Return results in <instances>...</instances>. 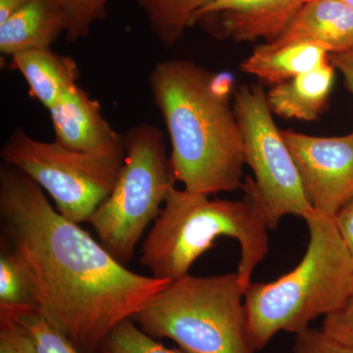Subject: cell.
<instances>
[{"label": "cell", "mask_w": 353, "mask_h": 353, "mask_svg": "<svg viewBox=\"0 0 353 353\" xmlns=\"http://www.w3.org/2000/svg\"><path fill=\"white\" fill-rule=\"evenodd\" d=\"M1 240L18 255L38 309L77 348L99 353L118 325L170 283L130 271L90 234L51 206L38 183L0 167Z\"/></svg>", "instance_id": "6da1fadb"}, {"label": "cell", "mask_w": 353, "mask_h": 353, "mask_svg": "<svg viewBox=\"0 0 353 353\" xmlns=\"http://www.w3.org/2000/svg\"><path fill=\"white\" fill-rule=\"evenodd\" d=\"M150 88L170 137L176 181L208 196L241 189L245 159L230 104L233 76L188 60H167L152 69Z\"/></svg>", "instance_id": "7a4b0ae2"}, {"label": "cell", "mask_w": 353, "mask_h": 353, "mask_svg": "<svg viewBox=\"0 0 353 353\" xmlns=\"http://www.w3.org/2000/svg\"><path fill=\"white\" fill-rule=\"evenodd\" d=\"M305 254L289 273L245 290L248 340L262 350L279 332L299 334L320 316L343 307L353 292V263L333 217L313 211L304 218Z\"/></svg>", "instance_id": "3957f363"}, {"label": "cell", "mask_w": 353, "mask_h": 353, "mask_svg": "<svg viewBox=\"0 0 353 353\" xmlns=\"http://www.w3.org/2000/svg\"><path fill=\"white\" fill-rule=\"evenodd\" d=\"M209 196L173 188L143 241L139 261L153 278L172 282L189 275L217 239L229 236L240 245L236 273L246 290L268 253V227L250 197L233 201Z\"/></svg>", "instance_id": "277c9868"}, {"label": "cell", "mask_w": 353, "mask_h": 353, "mask_svg": "<svg viewBox=\"0 0 353 353\" xmlns=\"http://www.w3.org/2000/svg\"><path fill=\"white\" fill-rule=\"evenodd\" d=\"M245 289L238 273L172 281L132 320L185 353H254L246 329Z\"/></svg>", "instance_id": "5b68a950"}, {"label": "cell", "mask_w": 353, "mask_h": 353, "mask_svg": "<svg viewBox=\"0 0 353 353\" xmlns=\"http://www.w3.org/2000/svg\"><path fill=\"white\" fill-rule=\"evenodd\" d=\"M125 160L110 196L88 223L108 252L131 261L139 241L163 208L176 179L163 132L141 123L123 134Z\"/></svg>", "instance_id": "8992f818"}, {"label": "cell", "mask_w": 353, "mask_h": 353, "mask_svg": "<svg viewBox=\"0 0 353 353\" xmlns=\"http://www.w3.org/2000/svg\"><path fill=\"white\" fill-rule=\"evenodd\" d=\"M4 163L31 176L46 190L64 218L80 224L114 189L125 160L124 145L113 152L88 153L69 150L57 141L32 138L14 130L0 152Z\"/></svg>", "instance_id": "52a82bcc"}, {"label": "cell", "mask_w": 353, "mask_h": 353, "mask_svg": "<svg viewBox=\"0 0 353 353\" xmlns=\"http://www.w3.org/2000/svg\"><path fill=\"white\" fill-rule=\"evenodd\" d=\"M234 114L243 138L246 176L241 189L259 209L268 229L288 215L307 217L313 212L289 146L279 131L267 94L260 85H245L234 94Z\"/></svg>", "instance_id": "ba28073f"}, {"label": "cell", "mask_w": 353, "mask_h": 353, "mask_svg": "<svg viewBox=\"0 0 353 353\" xmlns=\"http://www.w3.org/2000/svg\"><path fill=\"white\" fill-rule=\"evenodd\" d=\"M311 208L334 217L353 199V131L314 137L282 131Z\"/></svg>", "instance_id": "9c48e42d"}, {"label": "cell", "mask_w": 353, "mask_h": 353, "mask_svg": "<svg viewBox=\"0 0 353 353\" xmlns=\"http://www.w3.org/2000/svg\"><path fill=\"white\" fill-rule=\"evenodd\" d=\"M304 0H210L197 12L216 36L236 41L278 38L303 6Z\"/></svg>", "instance_id": "30bf717a"}, {"label": "cell", "mask_w": 353, "mask_h": 353, "mask_svg": "<svg viewBox=\"0 0 353 353\" xmlns=\"http://www.w3.org/2000/svg\"><path fill=\"white\" fill-rule=\"evenodd\" d=\"M48 111L55 141L69 150L106 153L124 145L122 134L102 115L99 102L78 85L70 88Z\"/></svg>", "instance_id": "8fae6325"}, {"label": "cell", "mask_w": 353, "mask_h": 353, "mask_svg": "<svg viewBox=\"0 0 353 353\" xmlns=\"http://www.w3.org/2000/svg\"><path fill=\"white\" fill-rule=\"evenodd\" d=\"M315 43L330 54L353 50V8L334 0L304 1L284 32L266 43Z\"/></svg>", "instance_id": "7c38bea8"}, {"label": "cell", "mask_w": 353, "mask_h": 353, "mask_svg": "<svg viewBox=\"0 0 353 353\" xmlns=\"http://www.w3.org/2000/svg\"><path fill=\"white\" fill-rule=\"evenodd\" d=\"M65 32L63 12L55 0H28L0 24V51L6 57L48 50Z\"/></svg>", "instance_id": "4fadbf2b"}, {"label": "cell", "mask_w": 353, "mask_h": 353, "mask_svg": "<svg viewBox=\"0 0 353 353\" xmlns=\"http://www.w3.org/2000/svg\"><path fill=\"white\" fill-rule=\"evenodd\" d=\"M10 67L22 74L30 94L48 110L77 85L79 79L75 60L51 48L18 53L11 57Z\"/></svg>", "instance_id": "5bb4252c"}, {"label": "cell", "mask_w": 353, "mask_h": 353, "mask_svg": "<svg viewBox=\"0 0 353 353\" xmlns=\"http://www.w3.org/2000/svg\"><path fill=\"white\" fill-rule=\"evenodd\" d=\"M334 69L330 60L318 68L274 85L267 94L272 112L287 119H317L326 108Z\"/></svg>", "instance_id": "9a60e30c"}, {"label": "cell", "mask_w": 353, "mask_h": 353, "mask_svg": "<svg viewBox=\"0 0 353 353\" xmlns=\"http://www.w3.org/2000/svg\"><path fill=\"white\" fill-rule=\"evenodd\" d=\"M328 61V51L315 43H294L276 48L264 43L246 58L241 64V70L276 85Z\"/></svg>", "instance_id": "2e32d148"}, {"label": "cell", "mask_w": 353, "mask_h": 353, "mask_svg": "<svg viewBox=\"0 0 353 353\" xmlns=\"http://www.w3.org/2000/svg\"><path fill=\"white\" fill-rule=\"evenodd\" d=\"M165 48H171L194 25L197 12L210 0H136Z\"/></svg>", "instance_id": "e0dca14e"}, {"label": "cell", "mask_w": 353, "mask_h": 353, "mask_svg": "<svg viewBox=\"0 0 353 353\" xmlns=\"http://www.w3.org/2000/svg\"><path fill=\"white\" fill-rule=\"evenodd\" d=\"M38 308L29 274L18 255L1 240L0 252V315Z\"/></svg>", "instance_id": "ac0fdd59"}, {"label": "cell", "mask_w": 353, "mask_h": 353, "mask_svg": "<svg viewBox=\"0 0 353 353\" xmlns=\"http://www.w3.org/2000/svg\"><path fill=\"white\" fill-rule=\"evenodd\" d=\"M3 316L12 318L26 330L36 353H85L77 348L68 336L55 327L38 308Z\"/></svg>", "instance_id": "d6986e66"}, {"label": "cell", "mask_w": 353, "mask_h": 353, "mask_svg": "<svg viewBox=\"0 0 353 353\" xmlns=\"http://www.w3.org/2000/svg\"><path fill=\"white\" fill-rule=\"evenodd\" d=\"M99 353H185L165 347L145 334L132 319L125 320L108 334Z\"/></svg>", "instance_id": "ffe728a7"}, {"label": "cell", "mask_w": 353, "mask_h": 353, "mask_svg": "<svg viewBox=\"0 0 353 353\" xmlns=\"http://www.w3.org/2000/svg\"><path fill=\"white\" fill-rule=\"evenodd\" d=\"M63 12L65 37L75 43L87 38L97 21L108 15L109 0H55Z\"/></svg>", "instance_id": "44dd1931"}, {"label": "cell", "mask_w": 353, "mask_h": 353, "mask_svg": "<svg viewBox=\"0 0 353 353\" xmlns=\"http://www.w3.org/2000/svg\"><path fill=\"white\" fill-rule=\"evenodd\" d=\"M294 353H353V345L334 340L322 330L308 328L296 334Z\"/></svg>", "instance_id": "7402d4cb"}, {"label": "cell", "mask_w": 353, "mask_h": 353, "mask_svg": "<svg viewBox=\"0 0 353 353\" xmlns=\"http://www.w3.org/2000/svg\"><path fill=\"white\" fill-rule=\"evenodd\" d=\"M0 353H36L26 330L8 316L0 315Z\"/></svg>", "instance_id": "603a6c76"}, {"label": "cell", "mask_w": 353, "mask_h": 353, "mask_svg": "<svg viewBox=\"0 0 353 353\" xmlns=\"http://www.w3.org/2000/svg\"><path fill=\"white\" fill-rule=\"evenodd\" d=\"M322 331L334 340L353 345V292L343 307L325 316Z\"/></svg>", "instance_id": "cb8c5ba5"}, {"label": "cell", "mask_w": 353, "mask_h": 353, "mask_svg": "<svg viewBox=\"0 0 353 353\" xmlns=\"http://www.w3.org/2000/svg\"><path fill=\"white\" fill-rule=\"evenodd\" d=\"M334 220L353 263V199L339 211Z\"/></svg>", "instance_id": "d4e9b609"}, {"label": "cell", "mask_w": 353, "mask_h": 353, "mask_svg": "<svg viewBox=\"0 0 353 353\" xmlns=\"http://www.w3.org/2000/svg\"><path fill=\"white\" fill-rule=\"evenodd\" d=\"M330 60L334 68L343 74L345 85L353 95V50L330 54Z\"/></svg>", "instance_id": "484cf974"}, {"label": "cell", "mask_w": 353, "mask_h": 353, "mask_svg": "<svg viewBox=\"0 0 353 353\" xmlns=\"http://www.w3.org/2000/svg\"><path fill=\"white\" fill-rule=\"evenodd\" d=\"M28 0H0V24L24 6Z\"/></svg>", "instance_id": "4316f807"}, {"label": "cell", "mask_w": 353, "mask_h": 353, "mask_svg": "<svg viewBox=\"0 0 353 353\" xmlns=\"http://www.w3.org/2000/svg\"><path fill=\"white\" fill-rule=\"evenodd\" d=\"M304 1H308V0H304ZM334 1L341 2V3L345 4V6L353 8V0H334Z\"/></svg>", "instance_id": "83f0119b"}]
</instances>
